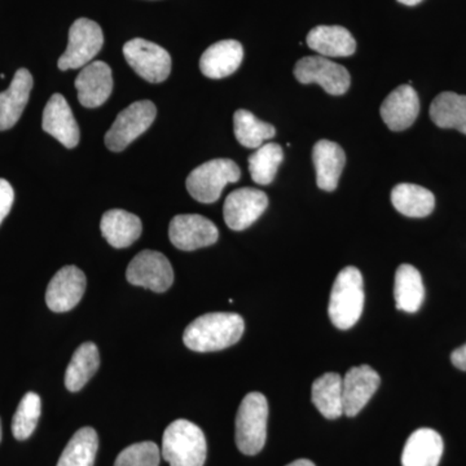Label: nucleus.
Instances as JSON below:
<instances>
[{
    "label": "nucleus",
    "instance_id": "nucleus-1",
    "mask_svg": "<svg viewBox=\"0 0 466 466\" xmlns=\"http://www.w3.org/2000/svg\"><path fill=\"white\" fill-rule=\"evenodd\" d=\"M244 329V319L240 315L210 312L196 319L186 328L183 341L192 351H219L240 341Z\"/></svg>",
    "mask_w": 466,
    "mask_h": 466
},
{
    "label": "nucleus",
    "instance_id": "nucleus-2",
    "mask_svg": "<svg viewBox=\"0 0 466 466\" xmlns=\"http://www.w3.org/2000/svg\"><path fill=\"white\" fill-rule=\"evenodd\" d=\"M364 281L357 267H345L337 275L330 293V320L339 329L348 330L354 327L363 314Z\"/></svg>",
    "mask_w": 466,
    "mask_h": 466
},
{
    "label": "nucleus",
    "instance_id": "nucleus-3",
    "mask_svg": "<svg viewBox=\"0 0 466 466\" xmlns=\"http://www.w3.org/2000/svg\"><path fill=\"white\" fill-rule=\"evenodd\" d=\"M207 453V438L198 425L188 420H177L167 426L161 455L170 466H204Z\"/></svg>",
    "mask_w": 466,
    "mask_h": 466
},
{
    "label": "nucleus",
    "instance_id": "nucleus-4",
    "mask_svg": "<svg viewBox=\"0 0 466 466\" xmlns=\"http://www.w3.org/2000/svg\"><path fill=\"white\" fill-rule=\"evenodd\" d=\"M268 403L260 392H249L236 416V444L244 455L254 456L265 447Z\"/></svg>",
    "mask_w": 466,
    "mask_h": 466
},
{
    "label": "nucleus",
    "instance_id": "nucleus-5",
    "mask_svg": "<svg viewBox=\"0 0 466 466\" xmlns=\"http://www.w3.org/2000/svg\"><path fill=\"white\" fill-rule=\"evenodd\" d=\"M241 170L235 161L217 158L196 167L187 177V189L196 201L213 204L219 200L227 184L240 180Z\"/></svg>",
    "mask_w": 466,
    "mask_h": 466
},
{
    "label": "nucleus",
    "instance_id": "nucleus-6",
    "mask_svg": "<svg viewBox=\"0 0 466 466\" xmlns=\"http://www.w3.org/2000/svg\"><path fill=\"white\" fill-rule=\"evenodd\" d=\"M157 108L149 100L135 101L116 116L106 135V146L112 152H122L146 133L155 122Z\"/></svg>",
    "mask_w": 466,
    "mask_h": 466
},
{
    "label": "nucleus",
    "instance_id": "nucleus-7",
    "mask_svg": "<svg viewBox=\"0 0 466 466\" xmlns=\"http://www.w3.org/2000/svg\"><path fill=\"white\" fill-rule=\"evenodd\" d=\"M104 45L99 24L88 18H78L69 30V42L63 56L58 58L60 70L79 69L91 63Z\"/></svg>",
    "mask_w": 466,
    "mask_h": 466
},
{
    "label": "nucleus",
    "instance_id": "nucleus-8",
    "mask_svg": "<svg viewBox=\"0 0 466 466\" xmlns=\"http://www.w3.org/2000/svg\"><path fill=\"white\" fill-rule=\"evenodd\" d=\"M124 56L128 66L150 84H161L170 76V54L156 43L131 39L124 46Z\"/></svg>",
    "mask_w": 466,
    "mask_h": 466
},
{
    "label": "nucleus",
    "instance_id": "nucleus-9",
    "mask_svg": "<svg viewBox=\"0 0 466 466\" xmlns=\"http://www.w3.org/2000/svg\"><path fill=\"white\" fill-rule=\"evenodd\" d=\"M294 76L300 84H317L334 96L346 94L351 84V78L345 66L333 63L329 58L320 55L300 58L294 67Z\"/></svg>",
    "mask_w": 466,
    "mask_h": 466
},
{
    "label": "nucleus",
    "instance_id": "nucleus-10",
    "mask_svg": "<svg viewBox=\"0 0 466 466\" xmlns=\"http://www.w3.org/2000/svg\"><path fill=\"white\" fill-rule=\"evenodd\" d=\"M126 278L130 284L164 293L174 283L173 266L159 251H140L127 267Z\"/></svg>",
    "mask_w": 466,
    "mask_h": 466
},
{
    "label": "nucleus",
    "instance_id": "nucleus-11",
    "mask_svg": "<svg viewBox=\"0 0 466 466\" xmlns=\"http://www.w3.org/2000/svg\"><path fill=\"white\" fill-rule=\"evenodd\" d=\"M168 238L177 249L192 251L216 244L219 231L208 218L198 214H182L171 220Z\"/></svg>",
    "mask_w": 466,
    "mask_h": 466
},
{
    "label": "nucleus",
    "instance_id": "nucleus-12",
    "mask_svg": "<svg viewBox=\"0 0 466 466\" xmlns=\"http://www.w3.org/2000/svg\"><path fill=\"white\" fill-rule=\"evenodd\" d=\"M268 207L265 192L256 188L236 189L227 196L223 214L225 222L233 231L249 228Z\"/></svg>",
    "mask_w": 466,
    "mask_h": 466
},
{
    "label": "nucleus",
    "instance_id": "nucleus-13",
    "mask_svg": "<svg viewBox=\"0 0 466 466\" xmlns=\"http://www.w3.org/2000/svg\"><path fill=\"white\" fill-rule=\"evenodd\" d=\"M86 290V275L76 266L58 269L46 291V303L54 312L70 311L78 305Z\"/></svg>",
    "mask_w": 466,
    "mask_h": 466
},
{
    "label": "nucleus",
    "instance_id": "nucleus-14",
    "mask_svg": "<svg viewBox=\"0 0 466 466\" xmlns=\"http://www.w3.org/2000/svg\"><path fill=\"white\" fill-rule=\"evenodd\" d=\"M78 100L85 108H99L113 92L112 69L104 61H92L82 67L76 79Z\"/></svg>",
    "mask_w": 466,
    "mask_h": 466
},
{
    "label": "nucleus",
    "instance_id": "nucleus-15",
    "mask_svg": "<svg viewBox=\"0 0 466 466\" xmlns=\"http://www.w3.org/2000/svg\"><path fill=\"white\" fill-rule=\"evenodd\" d=\"M381 379L372 367H352L342 380L343 408L345 415L355 417L367 406L379 389Z\"/></svg>",
    "mask_w": 466,
    "mask_h": 466
},
{
    "label": "nucleus",
    "instance_id": "nucleus-16",
    "mask_svg": "<svg viewBox=\"0 0 466 466\" xmlns=\"http://www.w3.org/2000/svg\"><path fill=\"white\" fill-rule=\"evenodd\" d=\"M42 128L50 134L66 148H76L79 143L78 124L72 109L61 94L52 95L47 106L43 110Z\"/></svg>",
    "mask_w": 466,
    "mask_h": 466
},
{
    "label": "nucleus",
    "instance_id": "nucleus-17",
    "mask_svg": "<svg viewBox=\"0 0 466 466\" xmlns=\"http://www.w3.org/2000/svg\"><path fill=\"white\" fill-rule=\"evenodd\" d=\"M381 116L391 131H404L410 127L419 116L420 99L410 85H401L383 100Z\"/></svg>",
    "mask_w": 466,
    "mask_h": 466
},
{
    "label": "nucleus",
    "instance_id": "nucleus-18",
    "mask_svg": "<svg viewBox=\"0 0 466 466\" xmlns=\"http://www.w3.org/2000/svg\"><path fill=\"white\" fill-rule=\"evenodd\" d=\"M33 76L27 69H18L8 90L0 92V131L9 130L17 124L29 101Z\"/></svg>",
    "mask_w": 466,
    "mask_h": 466
},
{
    "label": "nucleus",
    "instance_id": "nucleus-19",
    "mask_svg": "<svg viewBox=\"0 0 466 466\" xmlns=\"http://www.w3.org/2000/svg\"><path fill=\"white\" fill-rule=\"evenodd\" d=\"M244 58L241 43L227 39L210 46L202 54L200 69L210 79H222L233 75L240 67Z\"/></svg>",
    "mask_w": 466,
    "mask_h": 466
},
{
    "label": "nucleus",
    "instance_id": "nucleus-20",
    "mask_svg": "<svg viewBox=\"0 0 466 466\" xmlns=\"http://www.w3.org/2000/svg\"><path fill=\"white\" fill-rule=\"evenodd\" d=\"M443 449V440L438 431L419 429L408 438L401 453V466H438Z\"/></svg>",
    "mask_w": 466,
    "mask_h": 466
},
{
    "label": "nucleus",
    "instance_id": "nucleus-21",
    "mask_svg": "<svg viewBox=\"0 0 466 466\" xmlns=\"http://www.w3.org/2000/svg\"><path fill=\"white\" fill-rule=\"evenodd\" d=\"M312 161L317 170V183L325 192H333L339 186L345 167L346 156L341 147L329 140H320L312 149Z\"/></svg>",
    "mask_w": 466,
    "mask_h": 466
},
{
    "label": "nucleus",
    "instance_id": "nucleus-22",
    "mask_svg": "<svg viewBox=\"0 0 466 466\" xmlns=\"http://www.w3.org/2000/svg\"><path fill=\"white\" fill-rule=\"evenodd\" d=\"M101 233L116 249H125L133 245L143 232L142 220L135 214L121 208L106 211L101 218Z\"/></svg>",
    "mask_w": 466,
    "mask_h": 466
},
{
    "label": "nucleus",
    "instance_id": "nucleus-23",
    "mask_svg": "<svg viewBox=\"0 0 466 466\" xmlns=\"http://www.w3.org/2000/svg\"><path fill=\"white\" fill-rule=\"evenodd\" d=\"M308 46L323 57H348L357 50V42L342 26L320 25L308 34Z\"/></svg>",
    "mask_w": 466,
    "mask_h": 466
},
{
    "label": "nucleus",
    "instance_id": "nucleus-24",
    "mask_svg": "<svg viewBox=\"0 0 466 466\" xmlns=\"http://www.w3.org/2000/svg\"><path fill=\"white\" fill-rule=\"evenodd\" d=\"M311 400L325 419L336 420L345 415L342 377L334 372L319 377L312 383Z\"/></svg>",
    "mask_w": 466,
    "mask_h": 466
},
{
    "label": "nucleus",
    "instance_id": "nucleus-25",
    "mask_svg": "<svg viewBox=\"0 0 466 466\" xmlns=\"http://www.w3.org/2000/svg\"><path fill=\"white\" fill-rule=\"evenodd\" d=\"M394 297L397 309L400 311H419L425 299V288L421 274L416 267L401 265L395 274Z\"/></svg>",
    "mask_w": 466,
    "mask_h": 466
},
{
    "label": "nucleus",
    "instance_id": "nucleus-26",
    "mask_svg": "<svg viewBox=\"0 0 466 466\" xmlns=\"http://www.w3.org/2000/svg\"><path fill=\"white\" fill-rule=\"evenodd\" d=\"M391 202L403 216L425 218L433 213L435 198L433 193L417 184L401 183L391 191Z\"/></svg>",
    "mask_w": 466,
    "mask_h": 466
},
{
    "label": "nucleus",
    "instance_id": "nucleus-27",
    "mask_svg": "<svg viewBox=\"0 0 466 466\" xmlns=\"http://www.w3.org/2000/svg\"><path fill=\"white\" fill-rule=\"evenodd\" d=\"M431 118L438 127L455 128L466 135V96L441 92L431 106Z\"/></svg>",
    "mask_w": 466,
    "mask_h": 466
},
{
    "label": "nucleus",
    "instance_id": "nucleus-28",
    "mask_svg": "<svg viewBox=\"0 0 466 466\" xmlns=\"http://www.w3.org/2000/svg\"><path fill=\"white\" fill-rule=\"evenodd\" d=\"M100 366L99 350L92 342L79 346L70 360L66 372L67 390L76 392L90 381Z\"/></svg>",
    "mask_w": 466,
    "mask_h": 466
},
{
    "label": "nucleus",
    "instance_id": "nucleus-29",
    "mask_svg": "<svg viewBox=\"0 0 466 466\" xmlns=\"http://www.w3.org/2000/svg\"><path fill=\"white\" fill-rule=\"evenodd\" d=\"M99 449V438L95 429H79L58 459L57 466H94Z\"/></svg>",
    "mask_w": 466,
    "mask_h": 466
},
{
    "label": "nucleus",
    "instance_id": "nucleus-30",
    "mask_svg": "<svg viewBox=\"0 0 466 466\" xmlns=\"http://www.w3.org/2000/svg\"><path fill=\"white\" fill-rule=\"evenodd\" d=\"M233 127L238 142L251 149H258L276 134L274 126L260 121L253 113L245 109L236 110Z\"/></svg>",
    "mask_w": 466,
    "mask_h": 466
},
{
    "label": "nucleus",
    "instance_id": "nucleus-31",
    "mask_svg": "<svg viewBox=\"0 0 466 466\" xmlns=\"http://www.w3.org/2000/svg\"><path fill=\"white\" fill-rule=\"evenodd\" d=\"M284 159L283 148L276 143H267L259 147L249 157L251 179L259 186H268L274 182L276 173Z\"/></svg>",
    "mask_w": 466,
    "mask_h": 466
},
{
    "label": "nucleus",
    "instance_id": "nucleus-32",
    "mask_svg": "<svg viewBox=\"0 0 466 466\" xmlns=\"http://www.w3.org/2000/svg\"><path fill=\"white\" fill-rule=\"evenodd\" d=\"M42 412V401L35 392H27L18 404L12 421V433L17 441H25L35 431Z\"/></svg>",
    "mask_w": 466,
    "mask_h": 466
},
{
    "label": "nucleus",
    "instance_id": "nucleus-33",
    "mask_svg": "<svg viewBox=\"0 0 466 466\" xmlns=\"http://www.w3.org/2000/svg\"><path fill=\"white\" fill-rule=\"evenodd\" d=\"M161 450L153 441L131 444L116 456L115 466H158Z\"/></svg>",
    "mask_w": 466,
    "mask_h": 466
},
{
    "label": "nucleus",
    "instance_id": "nucleus-34",
    "mask_svg": "<svg viewBox=\"0 0 466 466\" xmlns=\"http://www.w3.org/2000/svg\"><path fill=\"white\" fill-rule=\"evenodd\" d=\"M14 201L15 192L11 184L5 179H0V225L11 211Z\"/></svg>",
    "mask_w": 466,
    "mask_h": 466
},
{
    "label": "nucleus",
    "instance_id": "nucleus-35",
    "mask_svg": "<svg viewBox=\"0 0 466 466\" xmlns=\"http://www.w3.org/2000/svg\"><path fill=\"white\" fill-rule=\"evenodd\" d=\"M451 361L460 370H466V343L461 348L453 350L451 354Z\"/></svg>",
    "mask_w": 466,
    "mask_h": 466
},
{
    "label": "nucleus",
    "instance_id": "nucleus-36",
    "mask_svg": "<svg viewBox=\"0 0 466 466\" xmlns=\"http://www.w3.org/2000/svg\"><path fill=\"white\" fill-rule=\"evenodd\" d=\"M287 466H315V464L308 459H299L296 460V461L290 462V464Z\"/></svg>",
    "mask_w": 466,
    "mask_h": 466
},
{
    "label": "nucleus",
    "instance_id": "nucleus-37",
    "mask_svg": "<svg viewBox=\"0 0 466 466\" xmlns=\"http://www.w3.org/2000/svg\"><path fill=\"white\" fill-rule=\"evenodd\" d=\"M401 5H408V7H413V5H420L422 0H398Z\"/></svg>",
    "mask_w": 466,
    "mask_h": 466
},
{
    "label": "nucleus",
    "instance_id": "nucleus-38",
    "mask_svg": "<svg viewBox=\"0 0 466 466\" xmlns=\"http://www.w3.org/2000/svg\"><path fill=\"white\" fill-rule=\"evenodd\" d=\"M0 441H2V422H0Z\"/></svg>",
    "mask_w": 466,
    "mask_h": 466
}]
</instances>
